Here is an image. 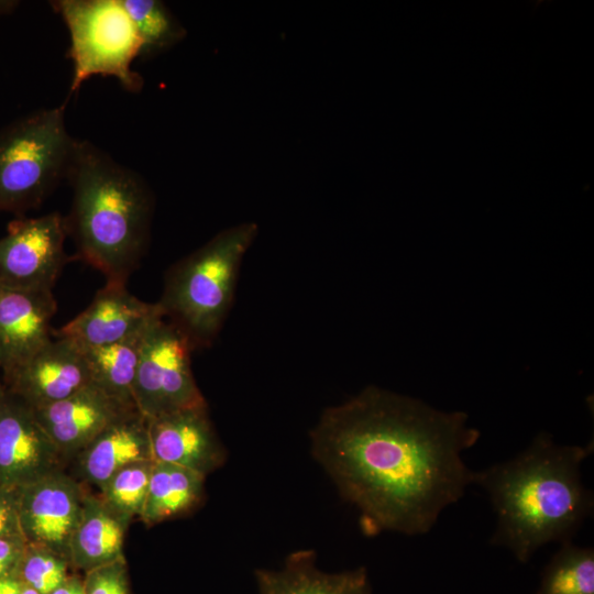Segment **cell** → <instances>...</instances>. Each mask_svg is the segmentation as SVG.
<instances>
[{
	"label": "cell",
	"mask_w": 594,
	"mask_h": 594,
	"mask_svg": "<svg viewBox=\"0 0 594 594\" xmlns=\"http://www.w3.org/2000/svg\"><path fill=\"white\" fill-rule=\"evenodd\" d=\"M480 438L463 411L376 386L327 408L311 453L369 532L424 535L473 484L462 453Z\"/></svg>",
	"instance_id": "6da1fadb"
},
{
	"label": "cell",
	"mask_w": 594,
	"mask_h": 594,
	"mask_svg": "<svg viewBox=\"0 0 594 594\" xmlns=\"http://www.w3.org/2000/svg\"><path fill=\"white\" fill-rule=\"evenodd\" d=\"M592 449L556 443L539 433L515 458L474 472L497 517L492 543L527 562L542 546L571 537L593 510L581 465Z\"/></svg>",
	"instance_id": "7a4b0ae2"
},
{
	"label": "cell",
	"mask_w": 594,
	"mask_h": 594,
	"mask_svg": "<svg viewBox=\"0 0 594 594\" xmlns=\"http://www.w3.org/2000/svg\"><path fill=\"white\" fill-rule=\"evenodd\" d=\"M66 179L72 206L65 226L77 257L107 284L127 285L150 240L154 196L144 178L87 140H77Z\"/></svg>",
	"instance_id": "3957f363"
},
{
	"label": "cell",
	"mask_w": 594,
	"mask_h": 594,
	"mask_svg": "<svg viewBox=\"0 0 594 594\" xmlns=\"http://www.w3.org/2000/svg\"><path fill=\"white\" fill-rule=\"evenodd\" d=\"M257 230L254 222L227 228L168 271L157 304L194 349L209 346L220 331Z\"/></svg>",
	"instance_id": "277c9868"
},
{
	"label": "cell",
	"mask_w": 594,
	"mask_h": 594,
	"mask_svg": "<svg viewBox=\"0 0 594 594\" xmlns=\"http://www.w3.org/2000/svg\"><path fill=\"white\" fill-rule=\"evenodd\" d=\"M66 103L0 128V211L24 217L66 179L78 139L66 127Z\"/></svg>",
	"instance_id": "5b68a950"
},
{
	"label": "cell",
	"mask_w": 594,
	"mask_h": 594,
	"mask_svg": "<svg viewBox=\"0 0 594 594\" xmlns=\"http://www.w3.org/2000/svg\"><path fill=\"white\" fill-rule=\"evenodd\" d=\"M51 7L69 32V95L92 76L113 77L129 92L142 90L144 80L132 69L142 44L121 0H55Z\"/></svg>",
	"instance_id": "8992f818"
},
{
	"label": "cell",
	"mask_w": 594,
	"mask_h": 594,
	"mask_svg": "<svg viewBox=\"0 0 594 594\" xmlns=\"http://www.w3.org/2000/svg\"><path fill=\"white\" fill-rule=\"evenodd\" d=\"M194 348L164 315L146 329L133 383L136 409L145 419L207 405L191 370Z\"/></svg>",
	"instance_id": "52a82bcc"
},
{
	"label": "cell",
	"mask_w": 594,
	"mask_h": 594,
	"mask_svg": "<svg viewBox=\"0 0 594 594\" xmlns=\"http://www.w3.org/2000/svg\"><path fill=\"white\" fill-rule=\"evenodd\" d=\"M66 235L65 218L57 211L9 222L0 239V287L52 292L67 262Z\"/></svg>",
	"instance_id": "ba28073f"
},
{
	"label": "cell",
	"mask_w": 594,
	"mask_h": 594,
	"mask_svg": "<svg viewBox=\"0 0 594 594\" xmlns=\"http://www.w3.org/2000/svg\"><path fill=\"white\" fill-rule=\"evenodd\" d=\"M62 455L34 410L11 393L0 396V476L25 487L59 471Z\"/></svg>",
	"instance_id": "9c48e42d"
},
{
	"label": "cell",
	"mask_w": 594,
	"mask_h": 594,
	"mask_svg": "<svg viewBox=\"0 0 594 594\" xmlns=\"http://www.w3.org/2000/svg\"><path fill=\"white\" fill-rule=\"evenodd\" d=\"M4 376L12 394L33 409L67 398L91 382L82 350L65 338H52Z\"/></svg>",
	"instance_id": "30bf717a"
},
{
	"label": "cell",
	"mask_w": 594,
	"mask_h": 594,
	"mask_svg": "<svg viewBox=\"0 0 594 594\" xmlns=\"http://www.w3.org/2000/svg\"><path fill=\"white\" fill-rule=\"evenodd\" d=\"M33 410L62 457L78 454L106 428L139 411L92 382L67 398Z\"/></svg>",
	"instance_id": "8fae6325"
},
{
	"label": "cell",
	"mask_w": 594,
	"mask_h": 594,
	"mask_svg": "<svg viewBox=\"0 0 594 594\" xmlns=\"http://www.w3.org/2000/svg\"><path fill=\"white\" fill-rule=\"evenodd\" d=\"M163 315L157 302L143 301L127 285L107 284L90 305L73 320L53 330L54 338H65L80 349L119 342L144 330Z\"/></svg>",
	"instance_id": "7c38bea8"
},
{
	"label": "cell",
	"mask_w": 594,
	"mask_h": 594,
	"mask_svg": "<svg viewBox=\"0 0 594 594\" xmlns=\"http://www.w3.org/2000/svg\"><path fill=\"white\" fill-rule=\"evenodd\" d=\"M85 496L80 486L61 470L28 485L22 520L29 537L42 549L68 554Z\"/></svg>",
	"instance_id": "4fadbf2b"
},
{
	"label": "cell",
	"mask_w": 594,
	"mask_h": 594,
	"mask_svg": "<svg viewBox=\"0 0 594 594\" xmlns=\"http://www.w3.org/2000/svg\"><path fill=\"white\" fill-rule=\"evenodd\" d=\"M147 430L154 461L180 465L206 476L226 460L207 405L148 419Z\"/></svg>",
	"instance_id": "5bb4252c"
},
{
	"label": "cell",
	"mask_w": 594,
	"mask_h": 594,
	"mask_svg": "<svg viewBox=\"0 0 594 594\" xmlns=\"http://www.w3.org/2000/svg\"><path fill=\"white\" fill-rule=\"evenodd\" d=\"M57 309L52 292L0 287V369L7 373L52 340Z\"/></svg>",
	"instance_id": "9a60e30c"
},
{
	"label": "cell",
	"mask_w": 594,
	"mask_h": 594,
	"mask_svg": "<svg viewBox=\"0 0 594 594\" xmlns=\"http://www.w3.org/2000/svg\"><path fill=\"white\" fill-rule=\"evenodd\" d=\"M316 559L314 550H297L279 570H255L258 594H373L364 568L328 573Z\"/></svg>",
	"instance_id": "2e32d148"
},
{
	"label": "cell",
	"mask_w": 594,
	"mask_h": 594,
	"mask_svg": "<svg viewBox=\"0 0 594 594\" xmlns=\"http://www.w3.org/2000/svg\"><path fill=\"white\" fill-rule=\"evenodd\" d=\"M81 476L100 490L122 468L153 460L147 419L134 411L106 428L79 453Z\"/></svg>",
	"instance_id": "e0dca14e"
},
{
	"label": "cell",
	"mask_w": 594,
	"mask_h": 594,
	"mask_svg": "<svg viewBox=\"0 0 594 594\" xmlns=\"http://www.w3.org/2000/svg\"><path fill=\"white\" fill-rule=\"evenodd\" d=\"M125 526L100 498L86 494L68 554L78 565L90 570L117 561L121 557Z\"/></svg>",
	"instance_id": "ac0fdd59"
},
{
	"label": "cell",
	"mask_w": 594,
	"mask_h": 594,
	"mask_svg": "<svg viewBox=\"0 0 594 594\" xmlns=\"http://www.w3.org/2000/svg\"><path fill=\"white\" fill-rule=\"evenodd\" d=\"M204 480L194 470L154 461L141 518L156 524L191 510L201 501Z\"/></svg>",
	"instance_id": "d6986e66"
},
{
	"label": "cell",
	"mask_w": 594,
	"mask_h": 594,
	"mask_svg": "<svg viewBox=\"0 0 594 594\" xmlns=\"http://www.w3.org/2000/svg\"><path fill=\"white\" fill-rule=\"evenodd\" d=\"M147 327L119 342L81 349L89 366L91 382L132 406H135L133 383Z\"/></svg>",
	"instance_id": "ffe728a7"
},
{
	"label": "cell",
	"mask_w": 594,
	"mask_h": 594,
	"mask_svg": "<svg viewBox=\"0 0 594 594\" xmlns=\"http://www.w3.org/2000/svg\"><path fill=\"white\" fill-rule=\"evenodd\" d=\"M142 44L141 57H151L172 48L186 36V29L158 0H121Z\"/></svg>",
	"instance_id": "44dd1931"
},
{
	"label": "cell",
	"mask_w": 594,
	"mask_h": 594,
	"mask_svg": "<svg viewBox=\"0 0 594 594\" xmlns=\"http://www.w3.org/2000/svg\"><path fill=\"white\" fill-rule=\"evenodd\" d=\"M537 594H594V551L562 543L547 564Z\"/></svg>",
	"instance_id": "7402d4cb"
},
{
	"label": "cell",
	"mask_w": 594,
	"mask_h": 594,
	"mask_svg": "<svg viewBox=\"0 0 594 594\" xmlns=\"http://www.w3.org/2000/svg\"><path fill=\"white\" fill-rule=\"evenodd\" d=\"M153 465L154 460L131 463L119 470L101 488L102 503L125 524L133 516L142 515Z\"/></svg>",
	"instance_id": "603a6c76"
},
{
	"label": "cell",
	"mask_w": 594,
	"mask_h": 594,
	"mask_svg": "<svg viewBox=\"0 0 594 594\" xmlns=\"http://www.w3.org/2000/svg\"><path fill=\"white\" fill-rule=\"evenodd\" d=\"M23 575L28 585L40 594H50L66 580V565L62 556L42 549L30 554Z\"/></svg>",
	"instance_id": "cb8c5ba5"
},
{
	"label": "cell",
	"mask_w": 594,
	"mask_h": 594,
	"mask_svg": "<svg viewBox=\"0 0 594 594\" xmlns=\"http://www.w3.org/2000/svg\"><path fill=\"white\" fill-rule=\"evenodd\" d=\"M82 590L84 594H128L120 559L91 569Z\"/></svg>",
	"instance_id": "d4e9b609"
},
{
	"label": "cell",
	"mask_w": 594,
	"mask_h": 594,
	"mask_svg": "<svg viewBox=\"0 0 594 594\" xmlns=\"http://www.w3.org/2000/svg\"><path fill=\"white\" fill-rule=\"evenodd\" d=\"M16 557L15 543L4 536L0 537V575L12 564Z\"/></svg>",
	"instance_id": "484cf974"
},
{
	"label": "cell",
	"mask_w": 594,
	"mask_h": 594,
	"mask_svg": "<svg viewBox=\"0 0 594 594\" xmlns=\"http://www.w3.org/2000/svg\"><path fill=\"white\" fill-rule=\"evenodd\" d=\"M50 594H84L82 585L76 580H65Z\"/></svg>",
	"instance_id": "4316f807"
},
{
	"label": "cell",
	"mask_w": 594,
	"mask_h": 594,
	"mask_svg": "<svg viewBox=\"0 0 594 594\" xmlns=\"http://www.w3.org/2000/svg\"><path fill=\"white\" fill-rule=\"evenodd\" d=\"M22 586L10 578H0V594H20Z\"/></svg>",
	"instance_id": "83f0119b"
},
{
	"label": "cell",
	"mask_w": 594,
	"mask_h": 594,
	"mask_svg": "<svg viewBox=\"0 0 594 594\" xmlns=\"http://www.w3.org/2000/svg\"><path fill=\"white\" fill-rule=\"evenodd\" d=\"M10 518L11 514L9 508L4 503L0 501V537L6 535L9 527Z\"/></svg>",
	"instance_id": "f1b7e54d"
},
{
	"label": "cell",
	"mask_w": 594,
	"mask_h": 594,
	"mask_svg": "<svg viewBox=\"0 0 594 594\" xmlns=\"http://www.w3.org/2000/svg\"><path fill=\"white\" fill-rule=\"evenodd\" d=\"M19 4L16 0H0V15L12 14Z\"/></svg>",
	"instance_id": "f546056e"
},
{
	"label": "cell",
	"mask_w": 594,
	"mask_h": 594,
	"mask_svg": "<svg viewBox=\"0 0 594 594\" xmlns=\"http://www.w3.org/2000/svg\"><path fill=\"white\" fill-rule=\"evenodd\" d=\"M20 594H40V593L35 591L34 588H32L31 586L26 585V586H22Z\"/></svg>",
	"instance_id": "4dcf8cb0"
},
{
	"label": "cell",
	"mask_w": 594,
	"mask_h": 594,
	"mask_svg": "<svg viewBox=\"0 0 594 594\" xmlns=\"http://www.w3.org/2000/svg\"><path fill=\"white\" fill-rule=\"evenodd\" d=\"M0 396H1V393H0Z\"/></svg>",
	"instance_id": "1f68e13d"
}]
</instances>
